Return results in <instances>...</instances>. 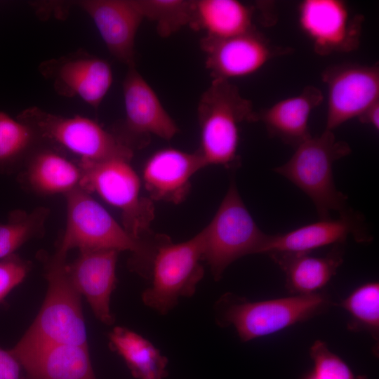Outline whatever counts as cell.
Returning a JSON list of instances; mask_svg holds the SVG:
<instances>
[{
    "instance_id": "7c38bea8",
    "label": "cell",
    "mask_w": 379,
    "mask_h": 379,
    "mask_svg": "<svg viewBox=\"0 0 379 379\" xmlns=\"http://www.w3.org/2000/svg\"><path fill=\"white\" fill-rule=\"evenodd\" d=\"M363 22L342 0H304L298 6L299 26L319 55L357 49Z\"/></svg>"
},
{
    "instance_id": "52a82bcc",
    "label": "cell",
    "mask_w": 379,
    "mask_h": 379,
    "mask_svg": "<svg viewBox=\"0 0 379 379\" xmlns=\"http://www.w3.org/2000/svg\"><path fill=\"white\" fill-rule=\"evenodd\" d=\"M129 159L114 158L100 161H80V188L95 192L121 213L123 227L133 237L155 238L150 225L154 218L152 201L140 195V180Z\"/></svg>"
},
{
    "instance_id": "3957f363",
    "label": "cell",
    "mask_w": 379,
    "mask_h": 379,
    "mask_svg": "<svg viewBox=\"0 0 379 379\" xmlns=\"http://www.w3.org/2000/svg\"><path fill=\"white\" fill-rule=\"evenodd\" d=\"M351 152L347 142L337 140L333 131L325 130L298 145L291 157L273 171L311 199L319 220L328 219L332 211L341 214L351 208L347 196L336 188L333 172L334 163Z\"/></svg>"
},
{
    "instance_id": "8fae6325",
    "label": "cell",
    "mask_w": 379,
    "mask_h": 379,
    "mask_svg": "<svg viewBox=\"0 0 379 379\" xmlns=\"http://www.w3.org/2000/svg\"><path fill=\"white\" fill-rule=\"evenodd\" d=\"M125 119L113 132L131 150L144 146L151 135L171 140L178 132L157 93L135 67H128L123 81Z\"/></svg>"
},
{
    "instance_id": "5b68a950",
    "label": "cell",
    "mask_w": 379,
    "mask_h": 379,
    "mask_svg": "<svg viewBox=\"0 0 379 379\" xmlns=\"http://www.w3.org/2000/svg\"><path fill=\"white\" fill-rule=\"evenodd\" d=\"M66 257L55 252L46 262L48 288L45 299L34 321L17 344L88 346L81 295L67 276Z\"/></svg>"
},
{
    "instance_id": "8992f818",
    "label": "cell",
    "mask_w": 379,
    "mask_h": 379,
    "mask_svg": "<svg viewBox=\"0 0 379 379\" xmlns=\"http://www.w3.org/2000/svg\"><path fill=\"white\" fill-rule=\"evenodd\" d=\"M203 261L215 281L237 260L260 254L269 234L257 225L232 180L228 190L211 222L201 232Z\"/></svg>"
},
{
    "instance_id": "e0dca14e",
    "label": "cell",
    "mask_w": 379,
    "mask_h": 379,
    "mask_svg": "<svg viewBox=\"0 0 379 379\" xmlns=\"http://www.w3.org/2000/svg\"><path fill=\"white\" fill-rule=\"evenodd\" d=\"M72 4L89 15L116 59L128 67L135 66V39L144 18L133 0H85Z\"/></svg>"
},
{
    "instance_id": "9c48e42d",
    "label": "cell",
    "mask_w": 379,
    "mask_h": 379,
    "mask_svg": "<svg viewBox=\"0 0 379 379\" xmlns=\"http://www.w3.org/2000/svg\"><path fill=\"white\" fill-rule=\"evenodd\" d=\"M201 233L178 244L171 240L161 246L154 256L151 285L142 293L143 304L164 315L182 298H191L204 275Z\"/></svg>"
},
{
    "instance_id": "603a6c76",
    "label": "cell",
    "mask_w": 379,
    "mask_h": 379,
    "mask_svg": "<svg viewBox=\"0 0 379 379\" xmlns=\"http://www.w3.org/2000/svg\"><path fill=\"white\" fill-rule=\"evenodd\" d=\"M253 8L237 0L193 1L190 26L207 36L224 39L255 29Z\"/></svg>"
},
{
    "instance_id": "83f0119b",
    "label": "cell",
    "mask_w": 379,
    "mask_h": 379,
    "mask_svg": "<svg viewBox=\"0 0 379 379\" xmlns=\"http://www.w3.org/2000/svg\"><path fill=\"white\" fill-rule=\"evenodd\" d=\"M142 15L156 25L161 37H168L189 25L193 13V1L188 0H133Z\"/></svg>"
},
{
    "instance_id": "1f68e13d",
    "label": "cell",
    "mask_w": 379,
    "mask_h": 379,
    "mask_svg": "<svg viewBox=\"0 0 379 379\" xmlns=\"http://www.w3.org/2000/svg\"><path fill=\"white\" fill-rule=\"evenodd\" d=\"M358 119L362 124L372 126L375 131L379 129V100L371 105Z\"/></svg>"
},
{
    "instance_id": "d6986e66",
    "label": "cell",
    "mask_w": 379,
    "mask_h": 379,
    "mask_svg": "<svg viewBox=\"0 0 379 379\" xmlns=\"http://www.w3.org/2000/svg\"><path fill=\"white\" fill-rule=\"evenodd\" d=\"M9 350L25 371V379H96L88 346L16 344Z\"/></svg>"
},
{
    "instance_id": "ffe728a7",
    "label": "cell",
    "mask_w": 379,
    "mask_h": 379,
    "mask_svg": "<svg viewBox=\"0 0 379 379\" xmlns=\"http://www.w3.org/2000/svg\"><path fill=\"white\" fill-rule=\"evenodd\" d=\"M324 100L316 86H307L300 94L278 101L272 106L253 112L251 121L264 124L271 138H277L294 149L312 135L308 122L312 110Z\"/></svg>"
},
{
    "instance_id": "277c9868",
    "label": "cell",
    "mask_w": 379,
    "mask_h": 379,
    "mask_svg": "<svg viewBox=\"0 0 379 379\" xmlns=\"http://www.w3.org/2000/svg\"><path fill=\"white\" fill-rule=\"evenodd\" d=\"M251 100L243 97L230 81L213 79L202 93L197 113L200 127V149L206 166H237L239 124L251 121Z\"/></svg>"
},
{
    "instance_id": "cb8c5ba5",
    "label": "cell",
    "mask_w": 379,
    "mask_h": 379,
    "mask_svg": "<svg viewBox=\"0 0 379 379\" xmlns=\"http://www.w3.org/2000/svg\"><path fill=\"white\" fill-rule=\"evenodd\" d=\"M109 345L126 362L137 379H164L168 359L147 339L122 326L108 335Z\"/></svg>"
},
{
    "instance_id": "2e32d148",
    "label": "cell",
    "mask_w": 379,
    "mask_h": 379,
    "mask_svg": "<svg viewBox=\"0 0 379 379\" xmlns=\"http://www.w3.org/2000/svg\"><path fill=\"white\" fill-rule=\"evenodd\" d=\"M79 256L66 264V272L74 288L84 295L95 317L102 324L114 323L111 296L117 286L116 265L119 251L95 249L79 251Z\"/></svg>"
},
{
    "instance_id": "4dcf8cb0",
    "label": "cell",
    "mask_w": 379,
    "mask_h": 379,
    "mask_svg": "<svg viewBox=\"0 0 379 379\" xmlns=\"http://www.w3.org/2000/svg\"><path fill=\"white\" fill-rule=\"evenodd\" d=\"M22 367L17 358L0 347V379H25Z\"/></svg>"
},
{
    "instance_id": "484cf974",
    "label": "cell",
    "mask_w": 379,
    "mask_h": 379,
    "mask_svg": "<svg viewBox=\"0 0 379 379\" xmlns=\"http://www.w3.org/2000/svg\"><path fill=\"white\" fill-rule=\"evenodd\" d=\"M48 212L43 207L30 213L11 212L7 222L0 224V260L15 254L26 241L41 234Z\"/></svg>"
},
{
    "instance_id": "7402d4cb",
    "label": "cell",
    "mask_w": 379,
    "mask_h": 379,
    "mask_svg": "<svg viewBox=\"0 0 379 379\" xmlns=\"http://www.w3.org/2000/svg\"><path fill=\"white\" fill-rule=\"evenodd\" d=\"M39 145L26 159L25 178L29 186L44 194H66L80 187L81 171L79 166L57 149L42 147Z\"/></svg>"
},
{
    "instance_id": "4316f807",
    "label": "cell",
    "mask_w": 379,
    "mask_h": 379,
    "mask_svg": "<svg viewBox=\"0 0 379 379\" xmlns=\"http://www.w3.org/2000/svg\"><path fill=\"white\" fill-rule=\"evenodd\" d=\"M40 143L31 126L0 111V167L27 159Z\"/></svg>"
},
{
    "instance_id": "30bf717a",
    "label": "cell",
    "mask_w": 379,
    "mask_h": 379,
    "mask_svg": "<svg viewBox=\"0 0 379 379\" xmlns=\"http://www.w3.org/2000/svg\"><path fill=\"white\" fill-rule=\"evenodd\" d=\"M38 71L58 95L79 98L95 110L99 108L113 81L110 64L84 48L44 60Z\"/></svg>"
},
{
    "instance_id": "9a60e30c",
    "label": "cell",
    "mask_w": 379,
    "mask_h": 379,
    "mask_svg": "<svg viewBox=\"0 0 379 379\" xmlns=\"http://www.w3.org/2000/svg\"><path fill=\"white\" fill-rule=\"evenodd\" d=\"M349 237L358 243L373 239L364 216L352 208L336 219L319 220L284 234H269L262 253H310L324 246L343 244Z\"/></svg>"
},
{
    "instance_id": "ba28073f",
    "label": "cell",
    "mask_w": 379,
    "mask_h": 379,
    "mask_svg": "<svg viewBox=\"0 0 379 379\" xmlns=\"http://www.w3.org/2000/svg\"><path fill=\"white\" fill-rule=\"evenodd\" d=\"M16 118L31 126L41 143L75 154L80 161L131 160L133 154L113 133L84 117H66L32 106L22 110Z\"/></svg>"
},
{
    "instance_id": "5bb4252c",
    "label": "cell",
    "mask_w": 379,
    "mask_h": 379,
    "mask_svg": "<svg viewBox=\"0 0 379 379\" xmlns=\"http://www.w3.org/2000/svg\"><path fill=\"white\" fill-rule=\"evenodd\" d=\"M200 46L213 79L226 81L253 74L273 58L291 51L274 46L256 28L224 39L205 36Z\"/></svg>"
},
{
    "instance_id": "ac0fdd59",
    "label": "cell",
    "mask_w": 379,
    "mask_h": 379,
    "mask_svg": "<svg viewBox=\"0 0 379 379\" xmlns=\"http://www.w3.org/2000/svg\"><path fill=\"white\" fill-rule=\"evenodd\" d=\"M206 166L197 151L189 153L174 148L159 149L145 164L142 178L152 201L182 202L190 189L194 174Z\"/></svg>"
},
{
    "instance_id": "f1b7e54d",
    "label": "cell",
    "mask_w": 379,
    "mask_h": 379,
    "mask_svg": "<svg viewBox=\"0 0 379 379\" xmlns=\"http://www.w3.org/2000/svg\"><path fill=\"white\" fill-rule=\"evenodd\" d=\"M310 356L313 361V368L303 379H367L366 376L355 375L322 340H316L313 343L310 349Z\"/></svg>"
},
{
    "instance_id": "6da1fadb",
    "label": "cell",
    "mask_w": 379,
    "mask_h": 379,
    "mask_svg": "<svg viewBox=\"0 0 379 379\" xmlns=\"http://www.w3.org/2000/svg\"><path fill=\"white\" fill-rule=\"evenodd\" d=\"M66 195L67 224L57 253L69 251L112 249L129 251V268L149 279L152 262L159 248L170 238L159 234L148 240L131 236L88 192L78 187Z\"/></svg>"
},
{
    "instance_id": "f546056e",
    "label": "cell",
    "mask_w": 379,
    "mask_h": 379,
    "mask_svg": "<svg viewBox=\"0 0 379 379\" xmlns=\"http://www.w3.org/2000/svg\"><path fill=\"white\" fill-rule=\"evenodd\" d=\"M30 269L31 262L15 253L0 260V303L25 279Z\"/></svg>"
},
{
    "instance_id": "d4e9b609",
    "label": "cell",
    "mask_w": 379,
    "mask_h": 379,
    "mask_svg": "<svg viewBox=\"0 0 379 379\" xmlns=\"http://www.w3.org/2000/svg\"><path fill=\"white\" fill-rule=\"evenodd\" d=\"M349 314L347 326L351 331H366L378 346L379 284L370 281L356 288L339 305Z\"/></svg>"
},
{
    "instance_id": "4fadbf2b",
    "label": "cell",
    "mask_w": 379,
    "mask_h": 379,
    "mask_svg": "<svg viewBox=\"0 0 379 379\" xmlns=\"http://www.w3.org/2000/svg\"><path fill=\"white\" fill-rule=\"evenodd\" d=\"M327 88L326 129L333 131L346 121L359 118L379 100V67L343 63L327 67L321 74Z\"/></svg>"
},
{
    "instance_id": "44dd1931",
    "label": "cell",
    "mask_w": 379,
    "mask_h": 379,
    "mask_svg": "<svg viewBox=\"0 0 379 379\" xmlns=\"http://www.w3.org/2000/svg\"><path fill=\"white\" fill-rule=\"evenodd\" d=\"M340 245V244H339ZM335 245L326 255L310 253H272L268 255L284 271L286 288L294 295L319 293L336 274L343 262V251Z\"/></svg>"
},
{
    "instance_id": "7a4b0ae2",
    "label": "cell",
    "mask_w": 379,
    "mask_h": 379,
    "mask_svg": "<svg viewBox=\"0 0 379 379\" xmlns=\"http://www.w3.org/2000/svg\"><path fill=\"white\" fill-rule=\"evenodd\" d=\"M333 305L321 292L262 301L227 292L215 302L213 315L218 326L233 327L242 342H248L308 320Z\"/></svg>"
}]
</instances>
